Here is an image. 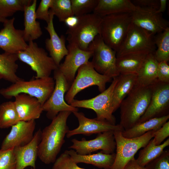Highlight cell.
Wrapping results in <instances>:
<instances>
[{
    "instance_id": "cell-5",
    "label": "cell",
    "mask_w": 169,
    "mask_h": 169,
    "mask_svg": "<svg viewBox=\"0 0 169 169\" xmlns=\"http://www.w3.org/2000/svg\"><path fill=\"white\" fill-rule=\"evenodd\" d=\"M131 13L115 14L102 17L100 35L105 43L116 52L132 23Z\"/></svg>"
},
{
    "instance_id": "cell-42",
    "label": "cell",
    "mask_w": 169,
    "mask_h": 169,
    "mask_svg": "<svg viewBox=\"0 0 169 169\" xmlns=\"http://www.w3.org/2000/svg\"><path fill=\"white\" fill-rule=\"evenodd\" d=\"M168 62L159 63L157 69V79L161 82L169 83V65Z\"/></svg>"
},
{
    "instance_id": "cell-27",
    "label": "cell",
    "mask_w": 169,
    "mask_h": 169,
    "mask_svg": "<svg viewBox=\"0 0 169 169\" xmlns=\"http://www.w3.org/2000/svg\"><path fill=\"white\" fill-rule=\"evenodd\" d=\"M66 151L77 164L83 163L91 164L102 169H110L115 157V153L107 154L101 151L96 154L87 155L78 154L72 149L66 150Z\"/></svg>"
},
{
    "instance_id": "cell-48",
    "label": "cell",
    "mask_w": 169,
    "mask_h": 169,
    "mask_svg": "<svg viewBox=\"0 0 169 169\" xmlns=\"http://www.w3.org/2000/svg\"><path fill=\"white\" fill-rule=\"evenodd\" d=\"M30 169H36V168H30Z\"/></svg>"
},
{
    "instance_id": "cell-17",
    "label": "cell",
    "mask_w": 169,
    "mask_h": 169,
    "mask_svg": "<svg viewBox=\"0 0 169 169\" xmlns=\"http://www.w3.org/2000/svg\"><path fill=\"white\" fill-rule=\"evenodd\" d=\"M67 48L68 54L64 62L60 64L58 68L70 87L77 71L80 66L89 61L92 53L90 51L82 50L71 43H69Z\"/></svg>"
},
{
    "instance_id": "cell-10",
    "label": "cell",
    "mask_w": 169,
    "mask_h": 169,
    "mask_svg": "<svg viewBox=\"0 0 169 169\" xmlns=\"http://www.w3.org/2000/svg\"><path fill=\"white\" fill-rule=\"evenodd\" d=\"M18 60L28 65L36 73L35 78L50 76L58 68L45 50L33 41L28 42L27 48L17 54Z\"/></svg>"
},
{
    "instance_id": "cell-29",
    "label": "cell",
    "mask_w": 169,
    "mask_h": 169,
    "mask_svg": "<svg viewBox=\"0 0 169 169\" xmlns=\"http://www.w3.org/2000/svg\"><path fill=\"white\" fill-rule=\"evenodd\" d=\"M169 119V115L149 119L137 124L130 128L122 131V135L127 138L139 137L151 131H156Z\"/></svg>"
},
{
    "instance_id": "cell-43",
    "label": "cell",
    "mask_w": 169,
    "mask_h": 169,
    "mask_svg": "<svg viewBox=\"0 0 169 169\" xmlns=\"http://www.w3.org/2000/svg\"><path fill=\"white\" fill-rule=\"evenodd\" d=\"M131 1L136 6L141 8H153L157 10L160 5L159 0H133Z\"/></svg>"
},
{
    "instance_id": "cell-14",
    "label": "cell",
    "mask_w": 169,
    "mask_h": 169,
    "mask_svg": "<svg viewBox=\"0 0 169 169\" xmlns=\"http://www.w3.org/2000/svg\"><path fill=\"white\" fill-rule=\"evenodd\" d=\"M114 131L98 133L95 139L89 140L84 138L81 141L73 139L71 140L73 144L69 148L72 149L80 155L90 154L99 150H101L102 152L105 154L113 153L116 149Z\"/></svg>"
},
{
    "instance_id": "cell-44",
    "label": "cell",
    "mask_w": 169,
    "mask_h": 169,
    "mask_svg": "<svg viewBox=\"0 0 169 169\" xmlns=\"http://www.w3.org/2000/svg\"><path fill=\"white\" fill-rule=\"evenodd\" d=\"M124 169H147L145 167L140 165L134 157L131 159L126 165Z\"/></svg>"
},
{
    "instance_id": "cell-2",
    "label": "cell",
    "mask_w": 169,
    "mask_h": 169,
    "mask_svg": "<svg viewBox=\"0 0 169 169\" xmlns=\"http://www.w3.org/2000/svg\"><path fill=\"white\" fill-rule=\"evenodd\" d=\"M152 85L134 87L120 104L119 124L124 130L137 124L146 111L151 97Z\"/></svg>"
},
{
    "instance_id": "cell-26",
    "label": "cell",
    "mask_w": 169,
    "mask_h": 169,
    "mask_svg": "<svg viewBox=\"0 0 169 169\" xmlns=\"http://www.w3.org/2000/svg\"><path fill=\"white\" fill-rule=\"evenodd\" d=\"M136 79V74H120L113 94L112 107L113 113L119 108L123 100L133 90Z\"/></svg>"
},
{
    "instance_id": "cell-6",
    "label": "cell",
    "mask_w": 169,
    "mask_h": 169,
    "mask_svg": "<svg viewBox=\"0 0 169 169\" xmlns=\"http://www.w3.org/2000/svg\"><path fill=\"white\" fill-rule=\"evenodd\" d=\"M155 131H151L141 136L130 138L124 137L122 131H114L116 152L114 162L110 169H124L138 151L145 146L153 137Z\"/></svg>"
},
{
    "instance_id": "cell-3",
    "label": "cell",
    "mask_w": 169,
    "mask_h": 169,
    "mask_svg": "<svg viewBox=\"0 0 169 169\" xmlns=\"http://www.w3.org/2000/svg\"><path fill=\"white\" fill-rule=\"evenodd\" d=\"M55 80L50 76L35 78L29 81L24 79L0 90V94L10 99L16 95L24 93L37 98L42 105L51 95L54 88Z\"/></svg>"
},
{
    "instance_id": "cell-30",
    "label": "cell",
    "mask_w": 169,
    "mask_h": 169,
    "mask_svg": "<svg viewBox=\"0 0 169 169\" xmlns=\"http://www.w3.org/2000/svg\"><path fill=\"white\" fill-rule=\"evenodd\" d=\"M17 54L4 52L0 54V75L3 79L15 83L22 79L16 74L18 68Z\"/></svg>"
},
{
    "instance_id": "cell-25",
    "label": "cell",
    "mask_w": 169,
    "mask_h": 169,
    "mask_svg": "<svg viewBox=\"0 0 169 169\" xmlns=\"http://www.w3.org/2000/svg\"><path fill=\"white\" fill-rule=\"evenodd\" d=\"M37 1L33 0L30 4L26 6L23 10V37L24 40L29 42L38 39L43 32L40 23L36 20L35 11Z\"/></svg>"
},
{
    "instance_id": "cell-23",
    "label": "cell",
    "mask_w": 169,
    "mask_h": 169,
    "mask_svg": "<svg viewBox=\"0 0 169 169\" xmlns=\"http://www.w3.org/2000/svg\"><path fill=\"white\" fill-rule=\"evenodd\" d=\"M158 63L154 53H149L136 74L134 88L148 86L155 82L158 80L157 69Z\"/></svg>"
},
{
    "instance_id": "cell-7",
    "label": "cell",
    "mask_w": 169,
    "mask_h": 169,
    "mask_svg": "<svg viewBox=\"0 0 169 169\" xmlns=\"http://www.w3.org/2000/svg\"><path fill=\"white\" fill-rule=\"evenodd\" d=\"M77 74L65 95V102L70 105L76 95L81 90L93 85L97 86L101 93L106 89L107 83L112 81L113 79L102 75L94 69L91 61L80 66Z\"/></svg>"
},
{
    "instance_id": "cell-37",
    "label": "cell",
    "mask_w": 169,
    "mask_h": 169,
    "mask_svg": "<svg viewBox=\"0 0 169 169\" xmlns=\"http://www.w3.org/2000/svg\"><path fill=\"white\" fill-rule=\"evenodd\" d=\"M52 169H85L79 166L65 150L56 158L54 163Z\"/></svg>"
},
{
    "instance_id": "cell-49",
    "label": "cell",
    "mask_w": 169,
    "mask_h": 169,
    "mask_svg": "<svg viewBox=\"0 0 169 169\" xmlns=\"http://www.w3.org/2000/svg\"><path fill=\"white\" fill-rule=\"evenodd\" d=\"M0 22H1V21H0Z\"/></svg>"
},
{
    "instance_id": "cell-46",
    "label": "cell",
    "mask_w": 169,
    "mask_h": 169,
    "mask_svg": "<svg viewBox=\"0 0 169 169\" xmlns=\"http://www.w3.org/2000/svg\"><path fill=\"white\" fill-rule=\"evenodd\" d=\"M160 5L156 12L158 13H162L165 11L167 2V0H159Z\"/></svg>"
},
{
    "instance_id": "cell-21",
    "label": "cell",
    "mask_w": 169,
    "mask_h": 169,
    "mask_svg": "<svg viewBox=\"0 0 169 169\" xmlns=\"http://www.w3.org/2000/svg\"><path fill=\"white\" fill-rule=\"evenodd\" d=\"M41 130L39 129L34 134L32 141L23 146L13 148L16 161V169H24L28 166L36 168L38 157V146L41 140Z\"/></svg>"
},
{
    "instance_id": "cell-36",
    "label": "cell",
    "mask_w": 169,
    "mask_h": 169,
    "mask_svg": "<svg viewBox=\"0 0 169 169\" xmlns=\"http://www.w3.org/2000/svg\"><path fill=\"white\" fill-rule=\"evenodd\" d=\"M74 16L78 17L93 12L98 0H70Z\"/></svg>"
},
{
    "instance_id": "cell-19",
    "label": "cell",
    "mask_w": 169,
    "mask_h": 169,
    "mask_svg": "<svg viewBox=\"0 0 169 169\" xmlns=\"http://www.w3.org/2000/svg\"><path fill=\"white\" fill-rule=\"evenodd\" d=\"M79 122L78 126L72 130H69L66 135L67 138L78 134L90 136L109 131H120L124 128L119 124L113 125L106 121L86 117L84 113L78 111L73 112Z\"/></svg>"
},
{
    "instance_id": "cell-31",
    "label": "cell",
    "mask_w": 169,
    "mask_h": 169,
    "mask_svg": "<svg viewBox=\"0 0 169 169\" xmlns=\"http://www.w3.org/2000/svg\"><path fill=\"white\" fill-rule=\"evenodd\" d=\"M169 145L168 138L162 144L157 146L151 139L148 144L139 152L136 161L141 166L145 167L147 164L159 156L163 152L164 149Z\"/></svg>"
},
{
    "instance_id": "cell-39",
    "label": "cell",
    "mask_w": 169,
    "mask_h": 169,
    "mask_svg": "<svg viewBox=\"0 0 169 169\" xmlns=\"http://www.w3.org/2000/svg\"><path fill=\"white\" fill-rule=\"evenodd\" d=\"M147 169H169V150H164L158 157L145 166Z\"/></svg>"
},
{
    "instance_id": "cell-24",
    "label": "cell",
    "mask_w": 169,
    "mask_h": 169,
    "mask_svg": "<svg viewBox=\"0 0 169 169\" xmlns=\"http://www.w3.org/2000/svg\"><path fill=\"white\" fill-rule=\"evenodd\" d=\"M137 6L130 0H98L93 13L103 17L117 13H131Z\"/></svg>"
},
{
    "instance_id": "cell-22",
    "label": "cell",
    "mask_w": 169,
    "mask_h": 169,
    "mask_svg": "<svg viewBox=\"0 0 169 169\" xmlns=\"http://www.w3.org/2000/svg\"><path fill=\"white\" fill-rule=\"evenodd\" d=\"M14 102L20 120H35L44 111L43 105L35 97L24 93L15 96Z\"/></svg>"
},
{
    "instance_id": "cell-11",
    "label": "cell",
    "mask_w": 169,
    "mask_h": 169,
    "mask_svg": "<svg viewBox=\"0 0 169 169\" xmlns=\"http://www.w3.org/2000/svg\"><path fill=\"white\" fill-rule=\"evenodd\" d=\"M55 82L54 90L49 98L43 105V111L46 112L48 118L52 120L60 112L78 111V108L68 104L64 99L65 94L70 86L58 68L54 71Z\"/></svg>"
},
{
    "instance_id": "cell-32",
    "label": "cell",
    "mask_w": 169,
    "mask_h": 169,
    "mask_svg": "<svg viewBox=\"0 0 169 169\" xmlns=\"http://www.w3.org/2000/svg\"><path fill=\"white\" fill-rule=\"evenodd\" d=\"M19 121L14 101H6L0 104V129L11 127Z\"/></svg>"
},
{
    "instance_id": "cell-8",
    "label": "cell",
    "mask_w": 169,
    "mask_h": 169,
    "mask_svg": "<svg viewBox=\"0 0 169 169\" xmlns=\"http://www.w3.org/2000/svg\"><path fill=\"white\" fill-rule=\"evenodd\" d=\"M118 76L113 78L108 88L98 95L89 99L80 100L74 99L70 105L76 108L92 110L96 114V119L115 125L116 119L113 115L112 98Z\"/></svg>"
},
{
    "instance_id": "cell-33",
    "label": "cell",
    "mask_w": 169,
    "mask_h": 169,
    "mask_svg": "<svg viewBox=\"0 0 169 169\" xmlns=\"http://www.w3.org/2000/svg\"><path fill=\"white\" fill-rule=\"evenodd\" d=\"M156 47L154 53L155 58L159 63L169 61V27L153 36Z\"/></svg>"
},
{
    "instance_id": "cell-40",
    "label": "cell",
    "mask_w": 169,
    "mask_h": 169,
    "mask_svg": "<svg viewBox=\"0 0 169 169\" xmlns=\"http://www.w3.org/2000/svg\"><path fill=\"white\" fill-rule=\"evenodd\" d=\"M53 0H41L36 10L37 19L45 21L47 23L50 19L49 9L51 8Z\"/></svg>"
},
{
    "instance_id": "cell-9",
    "label": "cell",
    "mask_w": 169,
    "mask_h": 169,
    "mask_svg": "<svg viewBox=\"0 0 169 169\" xmlns=\"http://www.w3.org/2000/svg\"><path fill=\"white\" fill-rule=\"evenodd\" d=\"M88 51L92 52L91 62L97 72L112 79L119 75L116 66V52L105 43L100 35L90 43Z\"/></svg>"
},
{
    "instance_id": "cell-20",
    "label": "cell",
    "mask_w": 169,
    "mask_h": 169,
    "mask_svg": "<svg viewBox=\"0 0 169 169\" xmlns=\"http://www.w3.org/2000/svg\"><path fill=\"white\" fill-rule=\"evenodd\" d=\"M50 19L45 29L49 33L50 38L45 40V47L50 57L58 67L60 62L68 53L65 45L66 38L63 35L59 37L56 32L53 24L54 14L50 9Z\"/></svg>"
},
{
    "instance_id": "cell-38",
    "label": "cell",
    "mask_w": 169,
    "mask_h": 169,
    "mask_svg": "<svg viewBox=\"0 0 169 169\" xmlns=\"http://www.w3.org/2000/svg\"><path fill=\"white\" fill-rule=\"evenodd\" d=\"M13 149H0V169H16V161Z\"/></svg>"
},
{
    "instance_id": "cell-4",
    "label": "cell",
    "mask_w": 169,
    "mask_h": 169,
    "mask_svg": "<svg viewBox=\"0 0 169 169\" xmlns=\"http://www.w3.org/2000/svg\"><path fill=\"white\" fill-rule=\"evenodd\" d=\"M77 17L76 23L66 31V39L69 43L87 51L90 43L100 34L102 17L93 13Z\"/></svg>"
},
{
    "instance_id": "cell-18",
    "label": "cell",
    "mask_w": 169,
    "mask_h": 169,
    "mask_svg": "<svg viewBox=\"0 0 169 169\" xmlns=\"http://www.w3.org/2000/svg\"><path fill=\"white\" fill-rule=\"evenodd\" d=\"M36 125L34 120L19 121L11 127L2 141L1 149L7 150L29 143L33 138Z\"/></svg>"
},
{
    "instance_id": "cell-28",
    "label": "cell",
    "mask_w": 169,
    "mask_h": 169,
    "mask_svg": "<svg viewBox=\"0 0 169 169\" xmlns=\"http://www.w3.org/2000/svg\"><path fill=\"white\" fill-rule=\"evenodd\" d=\"M149 53L146 51L131 53L117 58L116 66L120 74H136Z\"/></svg>"
},
{
    "instance_id": "cell-1",
    "label": "cell",
    "mask_w": 169,
    "mask_h": 169,
    "mask_svg": "<svg viewBox=\"0 0 169 169\" xmlns=\"http://www.w3.org/2000/svg\"><path fill=\"white\" fill-rule=\"evenodd\" d=\"M72 113L69 111L60 112L42 131L38 157L43 163H54L57 158L65 143V136L69 130L67 122Z\"/></svg>"
},
{
    "instance_id": "cell-35",
    "label": "cell",
    "mask_w": 169,
    "mask_h": 169,
    "mask_svg": "<svg viewBox=\"0 0 169 169\" xmlns=\"http://www.w3.org/2000/svg\"><path fill=\"white\" fill-rule=\"evenodd\" d=\"M60 22H64L73 14L70 0H53L50 9Z\"/></svg>"
},
{
    "instance_id": "cell-45",
    "label": "cell",
    "mask_w": 169,
    "mask_h": 169,
    "mask_svg": "<svg viewBox=\"0 0 169 169\" xmlns=\"http://www.w3.org/2000/svg\"><path fill=\"white\" fill-rule=\"evenodd\" d=\"M77 19V17L73 16L66 19L64 23L68 28H70L73 26L76 23Z\"/></svg>"
},
{
    "instance_id": "cell-13",
    "label": "cell",
    "mask_w": 169,
    "mask_h": 169,
    "mask_svg": "<svg viewBox=\"0 0 169 169\" xmlns=\"http://www.w3.org/2000/svg\"><path fill=\"white\" fill-rule=\"evenodd\" d=\"M152 86V94L149 105L137 124L152 118L169 115V83L157 80Z\"/></svg>"
},
{
    "instance_id": "cell-34",
    "label": "cell",
    "mask_w": 169,
    "mask_h": 169,
    "mask_svg": "<svg viewBox=\"0 0 169 169\" xmlns=\"http://www.w3.org/2000/svg\"><path fill=\"white\" fill-rule=\"evenodd\" d=\"M32 0H0V19L3 23L8 17L18 11L23 12L25 7L30 4Z\"/></svg>"
},
{
    "instance_id": "cell-41",
    "label": "cell",
    "mask_w": 169,
    "mask_h": 169,
    "mask_svg": "<svg viewBox=\"0 0 169 169\" xmlns=\"http://www.w3.org/2000/svg\"><path fill=\"white\" fill-rule=\"evenodd\" d=\"M169 136V121L165 123L159 129L155 131L152 139L155 145L158 146Z\"/></svg>"
},
{
    "instance_id": "cell-47",
    "label": "cell",
    "mask_w": 169,
    "mask_h": 169,
    "mask_svg": "<svg viewBox=\"0 0 169 169\" xmlns=\"http://www.w3.org/2000/svg\"><path fill=\"white\" fill-rule=\"evenodd\" d=\"M2 79H3L2 76L0 75V80Z\"/></svg>"
},
{
    "instance_id": "cell-15",
    "label": "cell",
    "mask_w": 169,
    "mask_h": 169,
    "mask_svg": "<svg viewBox=\"0 0 169 169\" xmlns=\"http://www.w3.org/2000/svg\"><path fill=\"white\" fill-rule=\"evenodd\" d=\"M156 10L137 6L131 13L132 23L153 36L160 33L169 27V22L163 17L162 13H157Z\"/></svg>"
},
{
    "instance_id": "cell-16",
    "label": "cell",
    "mask_w": 169,
    "mask_h": 169,
    "mask_svg": "<svg viewBox=\"0 0 169 169\" xmlns=\"http://www.w3.org/2000/svg\"><path fill=\"white\" fill-rule=\"evenodd\" d=\"M15 19L13 17L3 22V27L0 31V49L5 53L17 54L25 50L28 44L24 39L23 30L15 28Z\"/></svg>"
},
{
    "instance_id": "cell-12",
    "label": "cell",
    "mask_w": 169,
    "mask_h": 169,
    "mask_svg": "<svg viewBox=\"0 0 169 169\" xmlns=\"http://www.w3.org/2000/svg\"><path fill=\"white\" fill-rule=\"evenodd\" d=\"M153 36L132 23L125 38L116 51V58L138 52L154 53L156 47Z\"/></svg>"
}]
</instances>
